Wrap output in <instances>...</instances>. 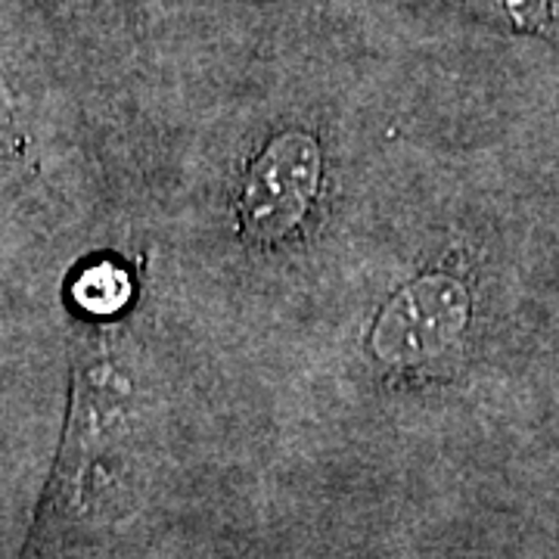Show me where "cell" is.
<instances>
[{
  "mask_svg": "<svg viewBox=\"0 0 559 559\" xmlns=\"http://www.w3.org/2000/svg\"><path fill=\"white\" fill-rule=\"evenodd\" d=\"M469 289L451 274H426L382 308L370 333L373 355L389 367H419L457 348L469 323Z\"/></svg>",
  "mask_w": 559,
  "mask_h": 559,
  "instance_id": "cell-1",
  "label": "cell"
},
{
  "mask_svg": "<svg viewBox=\"0 0 559 559\" xmlns=\"http://www.w3.org/2000/svg\"><path fill=\"white\" fill-rule=\"evenodd\" d=\"M320 187V146L311 134L286 131L252 162L240 190V224L255 242H277L311 212Z\"/></svg>",
  "mask_w": 559,
  "mask_h": 559,
  "instance_id": "cell-2",
  "label": "cell"
},
{
  "mask_svg": "<svg viewBox=\"0 0 559 559\" xmlns=\"http://www.w3.org/2000/svg\"><path fill=\"white\" fill-rule=\"evenodd\" d=\"M72 299L79 301V308H84L87 314L106 318V314H116L128 305L131 280L116 264L97 261L87 271H81L79 280L72 283Z\"/></svg>",
  "mask_w": 559,
  "mask_h": 559,
  "instance_id": "cell-3",
  "label": "cell"
},
{
  "mask_svg": "<svg viewBox=\"0 0 559 559\" xmlns=\"http://www.w3.org/2000/svg\"><path fill=\"white\" fill-rule=\"evenodd\" d=\"M498 7L516 25H540L554 13V0H498Z\"/></svg>",
  "mask_w": 559,
  "mask_h": 559,
  "instance_id": "cell-4",
  "label": "cell"
}]
</instances>
